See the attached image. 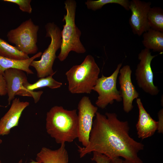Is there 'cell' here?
<instances>
[{"label":"cell","instance_id":"9a60e30c","mask_svg":"<svg viewBox=\"0 0 163 163\" xmlns=\"http://www.w3.org/2000/svg\"><path fill=\"white\" fill-rule=\"evenodd\" d=\"M36 161L40 163H68L69 155L65 144L54 150L43 147L37 154Z\"/></svg>","mask_w":163,"mask_h":163},{"label":"cell","instance_id":"5bb4252c","mask_svg":"<svg viewBox=\"0 0 163 163\" xmlns=\"http://www.w3.org/2000/svg\"><path fill=\"white\" fill-rule=\"evenodd\" d=\"M136 102L139 110L138 121L136 125L137 134L138 138L143 139L153 136L159 129V124L146 111L140 98H137Z\"/></svg>","mask_w":163,"mask_h":163},{"label":"cell","instance_id":"9c48e42d","mask_svg":"<svg viewBox=\"0 0 163 163\" xmlns=\"http://www.w3.org/2000/svg\"><path fill=\"white\" fill-rule=\"evenodd\" d=\"M157 55H152L150 50L145 48L138 55L139 62L135 71L137 84L144 91L152 96L157 95L159 92L158 87L153 83V74L151 67L153 59Z\"/></svg>","mask_w":163,"mask_h":163},{"label":"cell","instance_id":"7c38bea8","mask_svg":"<svg viewBox=\"0 0 163 163\" xmlns=\"http://www.w3.org/2000/svg\"><path fill=\"white\" fill-rule=\"evenodd\" d=\"M132 72L130 67L128 65L123 66L120 69L119 72L120 91L123 101V109L126 113L132 110L134 100L139 97V93L132 81Z\"/></svg>","mask_w":163,"mask_h":163},{"label":"cell","instance_id":"6da1fadb","mask_svg":"<svg viewBox=\"0 0 163 163\" xmlns=\"http://www.w3.org/2000/svg\"><path fill=\"white\" fill-rule=\"evenodd\" d=\"M95 116L88 145H77L80 158L96 152L109 158L110 163H115L119 157L124 158L122 163H143L138 154L144 145L130 136L127 121L120 120L115 113L104 115L97 112Z\"/></svg>","mask_w":163,"mask_h":163},{"label":"cell","instance_id":"2e32d148","mask_svg":"<svg viewBox=\"0 0 163 163\" xmlns=\"http://www.w3.org/2000/svg\"><path fill=\"white\" fill-rule=\"evenodd\" d=\"M42 53L39 52L28 59L18 60L11 59L0 56V74L3 75L7 69L15 68L21 70L28 74H34L29 67L31 62L34 59L41 56Z\"/></svg>","mask_w":163,"mask_h":163},{"label":"cell","instance_id":"484cf974","mask_svg":"<svg viewBox=\"0 0 163 163\" xmlns=\"http://www.w3.org/2000/svg\"><path fill=\"white\" fill-rule=\"evenodd\" d=\"M22 159H21L20 160V161H19L18 163H22ZM29 163H40L39 162L37 161H35L33 160H31V161Z\"/></svg>","mask_w":163,"mask_h":163},{"label":"cell","instance_id":"7402d4cb","mask_svg":"<svg viewBox=\"0 0 163 163\" xmlns=\"http://www.w3.org/2000/svg\"><path fill=\"white\" fill-rule=\"evenodd\" d=\"M4 2L14 3L17 4L22 11L31 14L32 8L30 3L31 0H4Z\"/></svg>","mask_w":163,"mask_h":163},{"label":"cell","instance_id":"277c9868","mask_svg":"<svg viewBox=\"0 0 163 163\" xmlns=\"http://www.w3.org/2000/svg\"><path fill=\"white\" fill-rule=\"evenodd\" d=\"M64 4L66 14L64 15L62 21L65 24L61 30L60 52L57 57L60 61L65 60L71 51L78 53L86 51L80 40L81 32L75 23L76 2L74 0H67Z\"/></svg>","mask_w":163,"mask_h":163},{"label":"cell","instance_id":"d6986e66","mask_svg":"<svg viewBox=\"0 0 163 163\" xmlns=\"http://www.w3.org/2000/svg\"><path fill=\"white\" fill-rule=\"evenodd\" d=\"M147 19L150 28L163 32V10L161 8L156 6L151 7Z\"/></svg>","mask_w":163,"mask_h":163},{"label":"cell","instance_id":"52a82bcc","mask_svg":"<svg viewBox=\"0 0 163 163\" xmlns=\"http://www.w3.org/2000/svg\"><path fill=\"white\" fill-rule=\"evenodd\" d=\"M2 75L6 83L8 105L17 95L32 97L35 103L39 101L43 91H32L27 89L30 83L24 71L10 68L6 70Z\"/></svg>","mask_w":163,"mask_h":163},{"label":"cell","instance_id":"8992f818","mask_svg":"<svg viewBox=\"0 0 163 163\" xmlns=\"http://www.w3.org/2000/svg\"><path fill=\"white\" fill-rule=\"evenodd\" d=\"M39 27L31 18L22 22L18 27L9 31L7 37L8 41L14 44L19 51L28 55L37 53V34Z\"/></svg>","mask_w":163,"mask_h":163},{"label":"cell","instance_id":"cb8c5ba5","mask_svg":"<svg viewBox=\"0 0 163 163\" xmlns=\"http://www.w3.org/2000/svg\"><path fill=\"white\" fill-rule=\"evenodd\" d=\"M7 94L6 83L2 75L0 74V95L4 96Z\"/></svg>","mask_w":163,"mask_h":163},{"label":"cell","instance_id":"ffe728a7","mask_svg":"<svg viewBox=\"0 0 163 163\" xmlns=\"http://www.w3.org/2000/svg\"><path fill=\"white\" fill-rule=\"evenodd\" d=\"M53 75L45 77L40 78L35 83H29L27 87V89L29 91H34V90L44 87H48L52 89H56L60 88L62 83L59 82L53 78Z\"/></svg>","mask_w":163,"mask_h":163},{"label":"cell","instance_id":"44dd1931","mask_svg":"<svg viewBox=\"0 0 163 163\" xmlns=\"http://www.w3.org/2000/svg\"><path fill=\"white\" fill-rule=\"evenodd\" d=\"M130 1L128 0H88L85 2L88 9L96 11L101 9L104 5L111 3L119 4L127 10H129Z\"/></svg>","mask_w":163,"mask_h":163},{"label":"cell","instance_id":"4fadbf2b","mask_svg":"<svg viewBox=\"0 0 163 163\" xmlns=\"http://www.w3.org/2000/svg\"><path fill=\"white\" fill-rule=\"evenodd\" d=\"M29 104L28 102L21 101L18 98L12 100L9 109L0 120V136L8 135L11 129L18 125L23 112Z\"/></svg>","mask_w":163,"mask_h":163},{"label":"cell","instance_id":"3957f363","mask_svg":"<svg viewBox=\"0 0 163 163\" xmlns=\"http://www.w3.org/2000/svg\"><path fill=\"white\" fill-rule=\"evenodd\" d=\"M100 72L94 57L88 55L82 63L73 66L66 72L69 91L72 94H90Z\"/></svg>","mask_w":163,"mask_h":163},{"label":"cell","instance_id":"30bf717a","mask_svg":"<svg viewBox=\"0 0 163 163\" xmlns=\"http://www.w3.org/2000/svg\"><path fill=\"white\" fill-rule=\"evenodd\" d=\"M78 109V138L84 147L87 146L89 141L93 119L98 110L91 103L89 97L84 96L80 101Z\"/></svg>","mask_w":163,"mask_h":163},{"label":"cell","instance_id":"ba28073f","mask_svg":"<svg viewBox=\"0 0 163 163\" xmlns=\"http://www.w3.org/2000/svg\"><path fill=\"white\" fill-rule=\"evenodd\" d=\"M122 63L118 64L115 70L110 76L102 75L98 78L93 90L96 92L98 96L95 102L99 108H105L108 104H112L114 100L117 102L122 101L120 91L117 88V82Z\"/></svg>","mask_w":163,"mask_h":163},{"label":"cell","instance_id":"e0dca14e","mask_svg":"<svg viewBox=\"0 0 163 163\" xmlns=\"http://www.w3.org/2000/svg\"><path fill=\"white\" fill-rule=\"evenodd\" d=\"M142 35V43L145 48L163 52V32L150 28Z\"/></svg>","mask_w":163,"mask_h":163},{"label":"cell","instance_id":"7a4b0ae2","mask_svg":"<svg viewBox=\"0 0 163 163\" xmlns=\"http://www.w3.org/2000/svg\"><path fill=\"white\" fill-rule=\"evenodd\" d=\"M46 128L47 133L57 143L73 142L78 135L76 110L53 106L46 113Z\"/></svg>","mask_w":163,"mask_h":163},{"label":"cell","instance_id":"d4e9b609","mask_svg":"<svg viewBox=\"0 0 163 163\" xmlns=\"http://www.w3.org/2000/svg\"><path fill=\"white\" fill-rule=\"evenodd\" d=\"M123 160L120 158H118L115 160V163H122Z\"/></svg>","mask_w":163,"mask_h":163},{"label":"cell","instance_id":"603a6c76","mask_svg":"<svg viewBox=\"0 0 163 163\" xmlns=\"http://www.w3.org/2000/svg\"><path fill=\"white\" fill-rule=\"evenodd\" d=\"M93 157L91 159L96 163H110V159L105 155L96 152H93Z\"/></svg>","mask_w":163,"mask_h":163},{"label":"cell","instance_id":"8fae6325","mask_svg":"<svg viewBox=\"0 0 163 163\" xmlns=\"http://www.w3.org/2000/svg\"><path fill=\"white\" fill-rule=\"evenodd\" d=\"M151 3L139 0L130 1L129 10L131 12L129 23L133 33L140 36L150 28L148 22V15Z\"/></svg>","mask_w":163,"mask_h":163},{"label":"cell","instance_id":"ac0fdd59","mask_svg":"<svg viewBox=\"0 0 163 163\" xmlns=\"http://www.w3.org/2000/svg\"><path fill=\"white\" fill-rule=\"evenodd\" d=\"M0 56L18 60H24L30 58L29 56L18 50L14 46L9 44L0 38Z\"/></svg>","mask_w":163,"mask_h":163},{"label":"cell","instance_id":"4316f807","mask_svg":"<svg viewBox=\"0 0 163 163\" xmlns=\"http://www.w3.org/2000/svg\"><path fill=\"white\" fill-rule=\"evenodd\" d=\"M2 142V140L0 138V144ZM0 163H2L1 160H0Z\"/></svg>","mask_w":163,"mask_h":163},{"label":"cell","instance_id":"5b68a950","mask_svg":"<svg viewBox=\"0 0 163 163\" xmlns=\"http://www.w3.org/2000/svg\"><path fill=\"white\" fill-rule=\"evenodd\" d=\"M46 31V37H50L51 42L41 56L40 59L38 61L33 60L30 66L36 70L38 78L45 77L53 75L56 72H54L53 66L57 57L56 53L60 48L61 44V30L60 28L54 22H49L45 26Z\"/></svg>","mask_w":163,"mask_h":163}]
</instances>
